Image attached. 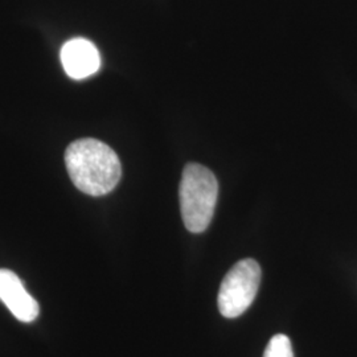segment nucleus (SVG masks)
I'll return each mask as SVG.
<instances>
[{
	"label": "nucleus",
	"mask_w": 357,
	"mask_h": 357,
	"mask_svg": "<svg viewBox=\"0 0 357 357\" xmlns=\"http://www.w3.org/2000/svg\"><path fill=\"white\" fill-rule=\"evenodd\" d=\"M65 165L76 188L96 197L113 191L122 175L114 150L93 138L70 143L65 151Z\"/></svg>",
	"instance_id": "obj_1"
},
{
	"label": "nucleus",
	"mask_w": 357,
	"mask_h": 357,
	"mask_svg": "<svg viewBox=\"0 0 357 357\" xmlns=\"http://www.w3.org/2000/svg\"><path fill=\"white\" fill-rule=\"evenodd\" d=\"M218 183L206 167L187 165L180 181V212L185 228L191 233H203L209 227L216 208Z\"/></svg>",
	"instance_id": "obj_2"
},
{
	"label": "nucleus",
	"mask_w": 357,
	"mask_h": 357,
	"mask_svg": "<svg viewBox=\"0 0 357 357\" xmlns=\"http://www.w3.org/2000/svg\"><path fill=\"white\" fill-rule=\"evenodd\" d=\"M261 283V268L255 259H243L230 268L222 280L217 305L222 317L234 319L255 302Z\"/></svg>",
	"instance_id": "obj_3"
},
{
	"label": "nucleus",
	"mask_w": 357,
	"mask_h": 357,
	"mask_svg": "<svg viewBox=\"0 0 357 357\" xmlns=\"http://www.w3.org/2000/svg\"><path fill=\"white\" fill-rule=\"evenodd\" d=\"M0 301L23 323H32L40 314L38 301L26 291L22 280L7 268H0Z\"/></svg>",
	"instance_id": "obj_4"
},
{
	"label": "nucleus",
	"mask_w": 357,
	"mask_h": 357,
	"mask_svg": "<svg viewBox=\"0 0 357 357\" xmlns=\"http://www.w3.org/2000/svg\"><path fill=\"white\" fill-rule=\"evenodd\" d=\"M60 57L65 73L73 79H85L93 76L101 66L100 52L86 38H77L66 41Z\"/></svg>",
	"instance_id": "obj_5"
},
{
	"label": "nucleus",
	"mask_w": 357,
	"mask_h": 357,
	"mask_svg": "<svg viewBox=\"0 0 357 357\" xmlns=\"http://www.w3.org/2000/svg\"><path fill=\"white\" fill-rule=\"evenodd\" d=\"M264 357H294L290 339L283 333L274 335L268 342Z\"/></svg>",
	"instance_id": "obj_6"
}]
</instances>
